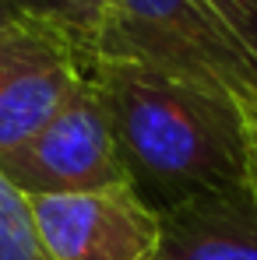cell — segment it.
<instances>
[{"label": "cell", "mask_w": 257, "mask_h": 260, "mask_svg": "<svg viewBox=\"0 0 257 260\" xmlns=\"http://www.w3.org/2000/svg\"><path fill=\"white\" fill-rule=\"evenodd\" d=\"M36 232L49 260H152L159 215L130 183L28 197Z\"/></svg>", "instance_id": "277c9868"}, {"label": "cell", "mask_w": 257, "mask_h": 260, "mask_svg": "<svg viewBox=\"0 0 257 260\" xmlns=\"http://www.w3.org/2000/svg\"><path fill=\"white\" fill-rule=\"evenodd\" d=\"M88 56L39 25L0 36V151L28 141L85 81Z\"/></svg>", "instance_id": "5b68a950"}, {"label": "cell", "mask_w": 257, "mask_h": 260, "mask_svg": "<svg viewBox=\"0 0 257 260\" xmlns=\"http://www.w3.org/2000/svg\"><path fill=\"white\" fill-rule=\"evenodd\" d=\"M11 7L21 14V21L56 32L85 56L95 49V36L106 14V0H11Z\"/></svg>", "instance_id": "52a82bcc"}, {"label": "cell", "mask_w": 257, "mask_h": 260, "mask_svg": "<svg viewBox=\"0 0 257 260\" xmlns=\"http://www.w3.org/2000/svg\"><path fill=\"white\" fill-rule=\"evenodd\" d=\"M0 260H49L36 232L28 197L0 173Z\"/></svg>", "instance_id": "ba28073f"}, {"label": "cell", "mask_w": 257, "mask_h": 260, "mask_svg": "<svg viewBox=\"0 0 257 260\" xmlns=\"http://www.w3.org/2000/svg\"><path fill=\"white\" fill-rule=\"evenodd\" d=\"M240 106H243V120H247V183L257 193V99H247Z\"/></svg>", "instance_id": "30bf717a"}, {"label": "cell", "mask_w": 257, "mask_h": 260, "mask_svg": "<svg viewBox=\"0 0 257 260\" xmlns=\"http://www.w3.org/2000/svg\"><path fill=\"white\" fill-rule=\"evenodd\" d=\"M152 260H257V193L247 176L159 215Z\"/></svg>", "instance_id": "8992f818"}, {"label": "cell", "mask_w": 257, "mask_h": 260, "mask_svg": "<svg viewBox=\"0 0 257 260\" xmlns=\"http://www.w3.org/2000/svg\"><path fill=\"white\" fill-rule=\"evenodd\" d=\"M0 173L25 197L81 193L127 183L117 141L88 81L28 141L0 151Z\"/></svg>", "instance_id": "3957f363"}, {"label": "cell", "mask_w": 257, "mask_h": 260, "mask_svg": "<svg viewBox=\"0 0 257 260\" xmlns=\"http://www.w3.org/2000/svg\"><path fill=\"white\" fill-rule=\"evenodd\" d=\"M92 56L155 67L236 102L257 99V56L205 0H106Z\"/></svg>", "instance_id": "7a4b0ae2"}, {"label": "cell", "mask_w": 257, "mask_h": 260, "mask_svg": "<svg viewBox=\"0 0 257 260\" xmlns=\"http://www.w3.org/2000/svg\"><path fill=\"white\" fill-rule=\"evenodd\" d=\"M257 56V0H205Z\"/></svg>", "instance_id": "9c48e42d"}, {"label": "cell", "mask_w": 257, "mask_h": 260, "mask_svg": "<svg viewBox=\"0 0 257 260\" xmlns=\"http://www.w3.org/2000/svg\"><path fill=\"white\" fill-rule=\"evenodd\" d=\"M14 25H21V14L11 7V0H0V36H7Z\"/></svg>", "instance_id": "8fae6325"}, {"label": "cell", "mask_w": 257, "mask_h": 260, "mask_svg": "<svg viewBox=\"0 0 257 260\" xmlns=\"http://www.w3.org/2000/svg\"><path fill=\"white\" fill-rule=\"evenodd\" d=\"M85 81L102 106L130 190L155 215L247 176V120L236 99L99 56H88Z\"/></svg>", "instance_id": "6da1fadb"}]
</instances>
